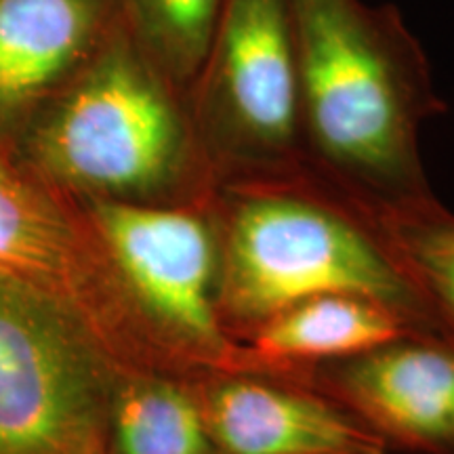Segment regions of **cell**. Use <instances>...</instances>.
Listing matches in <instances>:
<instances>
[{
    "label": "cell",
    "mask_w": 454,
    "mask_h": 454,
    "mask_svg": "<svg viewBox=\"0 0 454 454\" xmlns=\"http://www.w3.org/2000/svg\"><path fill=\"white\" fill-rule=\"evenodd\" d=\"M207 207L217 238L219 320L238 343L325 294L374 301L414 334L454 339L389 247L372 204L303 156L219 177Z\"/></svg>",
    "instance_id": "obj_1"
},
{
    "label": "cell",
    "mask_w": 454,
    "mask_h": 454,
    "mask_svg": "<svg viewBox=\"0 0 454 454\" xmlns=\"http://www.w3.org/2000/svg\"><path fill=\"white\" fill-rule=\"evenodd\" d=\"M301 152L374 204L434 196L419 135L446 112L421 43L394 4L288 0Z\"/></svg>",
    "instance_id": "obj_2"
},
{
    "label": "cell",
    "mask_w": 454,
    "mask_h": 454,
    "mask_svg": "<svg viewBox=\"0 0 454 454\" xmlns=\"http://www.w3.org/2000/svg\"><path fill=\"white\" fill-rule=\"evenodd\" d=\"M26 147L32 173L74 198L204 207L217 185L190 95L116 11L89 59L38 107Z\"/></svg>",
    "instance_id": "obj_3"
},
{
    "label": "cell",
    "mask_w": 454,
    "mask_h": 454,
    "mask_svg": "<svg viewBox=\"0 0 454 454\" xmlns=\"http://www.w3.org/2000/svg\"><path fill=\"white\" fill-rule=\"evenodd\" d=\"M78 200L124 301L170 372L271 366L219 320L217 238L207 204Z\"/></svg>",
    "instance_id": "obj_4"
},
{
    "label": "cell",
    "mask_w": 454,
    "mask_h": 454,
    "mask_svg": "<svg viewBox=\"0 0 454 454\" xmlns=\"http://www.w3.org/2000/svg\"><path fill=\"white\" fill-rule=\"evenodd\" d=\"M124 371L76 314L0 276V454H110Z\"/></svg>",
    "instance_id": "obj_5"
},
{
    "label": "cell",
    "mask_w": 454,
    "mask_h": 454,
    "mask_svg": "<svg viewBox=\"0 0 454 454\" xmlns=\"http://www.w3.org/2000/svg\"><path fill=\"white\" fill-rule=\"evenodd\" d=\"M187 95L217 179L297 162L303 152L288 0H225Z\"/></svg>",
    "instance_id": "obj_6"
},
{
    "label": "cell",
    "mask_w": 454,
    "mask_h": 454,
    "mask_svg": "<svg viewBox=\"0 0 454 454\" xmlns=\"http://www.w3.org/2000/svg\"><path fill=\"white\" fill-rule=\"evenodd\" d=\"M0 276L76 314L122 366L170 372L124 301L81 200L3 158Z\"/></svg>",
    "instance_id": "obj_7"
},
{
    "label": "cell",
    "mask_w": 454,
    "mask_h": 454,
    "mask_svg": "<svg viewBox=\"0 0 454 454\" xmlns=\"http://www.w3.org/2000/svg\"><path fill=\"white\" fill-rule=\"evenodd\" d=\"M217 454H387L308 368H227L187 377Z\"/></svg>",
    "instance_id": "obj_8"
},
{
    "label": "cell",
    "mask_w": 454,
    "mask_h": 454,
    "mask_svg": "<svg viewBox=\"0 0 454 454\" xmlns=\"http://www.w3.org/2000/svg\"><path fill=\"white\" fill-rule=\"evenodd\" d=\"M308 381L360 419L387 450L454 454V339L404 334L308 366Z\"/></svg>",
    "instance_id": "obj_9"
},
{
    "label": "cell",
    "mask_w": 454,
    "mask_h": 454,
    "mask_svg": "<svg viewBox=\"0 0 454 454\" xmlns=\"http://www.w3.org/2000/svg\"><path fill=\"white\" fill-rule=\"evenodd\" d=\"M112 15L114 0H0V135L70 81Z\"/></svg>",
    "instance_id": "obj_10"
},
{
    "label": "cell",
    "mask_w": 454,
    "mask_h": 454,
    "mask_svg": "<svg viewBox=\"0 0 454 454\" xmlns=\"http://www.w3.org/2000/svg\"><path fill=\"white\" fill-rule=\"evenodd\" d=\"M414 334L383 305L351 294H325L280 311L244 339L254 356L278 368L340 360Z\"/></svg>",
    "instance_id": "obj_11"
},
{
    "label": "cell",
    "mask_w": 454,
    "mask_h": 454,
    "mask_svg": "<svg viewBox=\"0 0 454 454\" xmlns=\"http://www.w3.org/2000/svg\"><path fill=\"white\" fill-rule=\"evenodd\" d=\"M110 454H217L190 379L124 371L112 395Z\"/></svg>",
    "instance_id": "obj_12"
},
{
    "label": "cell",
    "mask_w": 454,
    "mask_h": 454,
    "mask_svg": "<svg viewBox=\"0 0 454 454\" xmlns=\"http://www.w3.org/2000/svg\"><path fill=\"white\" fill-rule=\"evenodd\" d=\"M225 0H114V11L158 70L190 93Z\"/></svg>",
    "instance_id": "obj_13"
},
{
    "label": "cell",
    "mask_w": 454,
    "mask_h": 454,
    "mask_svg": "<svg viewBox=\"0 0 454 454\" xmlns=\"http://www.w3.org/2000/svg\"><path fill=\"white\" fill-rule=\"evenodd\" d=\"M389 247L454 337V213L431 196L406 204H374Z\"/></svg>",
    "instance_id": "obj_14"
}]
</instances>
